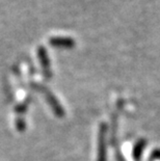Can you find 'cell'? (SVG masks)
<instances>
[{
    "instance_id": "6da1fadb",
    "label": "cell",
    "mask_w": 160,
    "mask_h": 161,
    "mask_svg": "<svg viewBox=\"0 0 160 161\" xmlns=\"http://www.w3.org/2000/svg\"><path fill=\"white\" fill-rule=\"evenodd\" d=\"M105 133H106V127L101 125L100 132H99V143H98V161H106V150H105Z\"/></svg>"
},
{
    "instance_id": "7a4b0ae2",
    "label": "cell",
    "mask_w": 160,
    "mask_h": 161,
    "mask_svg": "<svg viewBox=\"0 0 160 161\" xmlns=\"http://www.w3.org/2000/svg\"><path fill=\"white\" fill-rule=\"evenodd\" d=\"M50 43L54 46H63V47H69L74 45V42L71 39L68 37H52L50 40Z\"/></svg>"
},
{
    "instance_id": "3957f363",
    "label": "cell",
    "mask_w": 160,
    "mask_h": 161,
    "mask_svg": "<svg viewBox=\"0 0 160 161\" xmlns=\"http://www.w3.org/2000/svg\"><path fill=\"white\" fill-rule=\"evenodd\" d=\"M146 147V140L145 139H141L139 142H136V145L134 146L133 149V158L136 161H139L141 157V154L144 152V149Z\"/></svg>"
},
{
    "instance_id": "277c9868",
    "label": "cell",
    "mask_w": 160,
    "mask_h": 161,
    "mask_svg": "<svg viewBox=\"0 0 160 161\" xmlns=\"http://www.w3.org/2000/svg\"><path fill=\"white\" fill-rule=\"evenodd\" d=\"M40 58H41V61L43 64V68H44V71H45V75L46 76H49L50 73H49V64H48V58H47L46 55V52L45 50L43 49V47L40 49Z\"/></svg>"
}]
</instances>
